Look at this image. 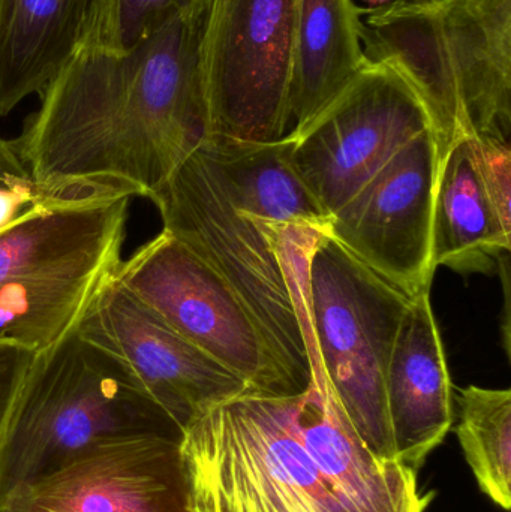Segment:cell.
<instances>
[{"label":"cell","instance_id":"obj_1","mask_svg":"<svg viewBox=\"0 0 511 512\" xmlns=\"http://www.w3.org/2000/svg\"><path fill=\"white\" fill-rule=\"evenodd\" d=\"M210 5L176 15L126 51L78 48L14 141L39 185L150 200L206 143L201 57Z\"/></svg>","mask_w":511,"mask_h":512},{"label":"cell","instance_id":"obj_2","mask_svg":"<svg viewBox=\"0 0 511 512\" xmlns=\"http://www.w3.org/2000/svg\"><path fill=\"white\" fill-rule=\"evenodd\" d=\"M363 14V53L419 96L438 165L461 137L510 141L511 0H390Z\"/></svg>","mask_w":511,"mask_h":512},{"label":"cell","instance_id":"obj_3","mask_svg":"<svg viewBox=\"0 0 511 512\" xmlns=\"http://www.w3.org/2000/svg\"><path fill=\"white\" fill-rule=\"evenodd\" d=\"M183 430L125 361L77 328L35 352L0 432V507L99 445Z\"/></svg>","mask_w":511,"mask_h":512},{"label":"cell","instance_id":"obj_4","mask_svg":"<svg viewBox=\"0 0 511 512\" xmlns=\"http://www.w3.org/2000/svg\"><path fill=\"white\" fill-rule=\"evenodd\" d=\"M131 200L89 189L0 230V345L39 352L77 328L117 279Z\"/></svg>","mask_w":511,"mask_h":512},{"label":"cell","instance_id":"obj_5","mask_svg":"<svg viewBox=\"0 0 511 512\" xmlns=\"http://www.w3.org/2000/svg\"><path fill=\"white\" fill-rule=\"evenodd\" d=\"M411 300L327 231L315 236L303 277L312 333L306 346L309 364L320 361L351 426L386 463L399 460L387 417L384 375Z\"/></svg>","mask_w":511,"mask_h":512},{"label":"cell","instance_id":"obj_6","mask_svg":"<svg viewBox=\"0 0 511 512\" xmlns=\"http://www.w3.org/2000/svg\"><path fill=\"white\" fill-rule=\"evenodd\" d=\"M302 396L245 394L185 430L180 448L195 512H356L303 447Z\"/></svg>","mask_w":511,"mask_h":512},{"label":"cell","instance_id":"obj_7","mask_svg":"<svg viewBox=\"0 0 511 512\" xmlns=\"http://www.w3.org/2000/svg\"><path fill=\"white\" fill-rule=\"evenodd\" d=\"M150 201L158 207L164 231L242 298L294 393L305 394L311 364L273 225L234 203L200 147Z\"/></svg>","mask_w":511,"mask_h":512},{"label":"cell","instance_id":"obj_8","mask_svg":"<svg viewBox=\"0 0 511 512\" xmlns=\"http://www.w3.org/2000/svg\"><path fill=\"white\" fill-rule=\"evenodd\" d=\"M294 26L296 0H212L201 57L209 138L287 135Z\"/></svg>","mask_w":511,"mask_h":512},{"label":"cell","instance_id":"obj_9","mask_svg":"<svg viewBox=\"0 0 511 512\" xmlns=\"http://www.w3.org/2000/svg\"><path fill=\"white\" fill-rule=\"evenodd\" d=\"M117 282L252 393L297 397L242 298L167 231L122 262Z\"/></svg>","mask_w":511,"mask_h":512},{"label":"cell","instance_id":"obj_10","mask_svg":"<svg viewBox=\"0 0 511 512\" xmlns=\"http://www.w3.org/2000/svg\"><path fill=\"white\" fill-rule=\"evenodd\" d=\"M431 129L410 84L369 63L293 140L291 164L330 218L408 141Z\"/></svg>","mask_w":511,"mask_h":512},{"label":"cell","instance_id":"obj_11","mask_svg":"<svg viewBox=\"0 0 511 512\" xmlns=\"http://www.w3.org/2000/svg\"><path fill=\"white\" fill-rule=\"evenodd\" d=\"M438 174L434 132L402 146L330 219L327 233L414 297L431 291L432 204Z\"/></svg>","mask_w":511,"mask_h":512},{"label":"cell","instance_id":"obj_12","mask_svg":"<svg viewBox=\"0 0 511 512\" xmlns=\"http://www.w3.org/2000/svg\"><path fill=\"white\" fill-rule=\"evenodd\" d=\"M77 330L125 361L183 433L212 409L254 394L240 376L177 333L117 279L93 301Z\"/></svg>","mask_w":511,"mask_h":512},{"label":"cell","instance_id":"obj_13","mask_svg":"<svg viewBox=\"0 0 511 512\" xmlns=\"http://www.w3.org/2000/svg\"><path fill=\"white\" fill-rule=\"evenodd\" d=\"M177 439L99 445L15 493L0 512H195Z\"/></svg>","mask_w":511,"mask_h":512},{"label":"cell","instance_id":"obj_14","mask_svg":"<svg viewBox=\"0 0 511 512\" xmlns=\"http://www.w3.org/2000/svg\"><path fill=\"white\" fill-rule=\"evenodd\" d=\"M396 459L422 468L452 429L453 384L429 291L414 295L402 316L384 375Z\"/></svg>","mask_w":511,"mask_h":512},{"label":"cell","instance_id":"obj_15","mask_svg":"<svg viewBox=\"0 0 511 512\" xmlns=\"http://www.w3.org/2000/svg\"><path fill=\"white\" fill-rule=\"evenodd\" d=\"M311 369L297 430L333 492L356 512H425L431 496L419 492L416 471L378 460L339 406L323 367Z\"/></svg>","mask_w":511,"mask_h":512},{"label":"cell","instance_id":"obj_16","mask_svg":"<svg viewBox=\"0 0 511 512\" xmlns=\"http://www.w3.org/2000/svg\"><path fill=\"white\" fill-rule=\"evenodd\" d=\"M93 0H3L0 117L41 95L86 38Z\"/></svg>","mask_w":511,"mask_h":512},{"label":"cell","instance_id":"obj_17","mask_svg":"<svg viewBox=\"0 0 511 512\" xmlns=\"http://www.w3.org/2000/svg\"><path fill=\"white\" fill-rule=\"evenodd\" d=\"M362 15L351 0H296L290 134L302 132L371 63L360 41Z\"/></svg>","mask_w":511,"mask_h":512},{"label":"cell","instance_id":"obj_18","mask_svg":"<svg viewBox=\"0 0 511 512\" xmlns=\"http://www.w3.org/2000/svg\"><path fill=\"white\" fill-rule=\"evenodd\" d=\"M200 149L243 212L269 224L329 230L332 218L291 164L290 135L270 143L209 138Z\"/></svg>","mask_w":511,"mask_h":512},{"label":"cell","instance_id":"obj_19","mask_svg":"<svg viewBox=\"0 0 511 512\" xmlns=\"http://www.w3.org/2000/svg\"><path fill=\"white\" fill-rule=\"evenodd\" d=\"M504 233L483 191L470 137H461L438 165L432 204L431 265L476 268L488 256L509 252Z\"/></svg>","mask_w":511,"mask_h":512},{"label":"cell","instance_id":"obj_20","mask_svg":"<svg viewBox=\"0 0 511 512\" xmlns=\"http://www.w3.org/2000/svg\"><path fill=\"white\" fill-rule=\"evenodd\" d=\"M459 444L480 489L511 508V391L468 385L458 394Z\"/></svg>","mask_w":511,"mask_h":512},{"label":"cell","instance_id":"obj_21","mask_svg":"<svg viewBox=\"0 0 511 512\" xmlns=\"http://www.w3.org/2000/svg\"><path fill=\"white\" fill-rule=\"evenodd\" d=\"M212 0H93L83 45L126 51L180 14L207 8Z\"/></svg>","mask_w":511,"mask_h":512},{"label":"cell","instance_id":"obj_22","mask_svg":"<svg viewBox=\"0 0 511 512\" xmlns=\"http://www.w3.org/2000/svg\"><path fill=\"white\" fill-rule=\"evenodd\" d=\"M74 194L78 192L62 194L39 185L21 161L14 141L0 138V230L33 210Z\"/></svg>","mask_w":511,"mask_h":512},{"label":"cell","instance_id":"obj_23","mask_svg":"<svg viewBox=\"0 0 511 512\" xmlns=\"http://www.w3.org/2000/svg\"><path fill=\"white\" fill-rule=\"evenodd\" d=\"M470 143L483 191L504 233L511 237L510 141L495 137H470Z\"/></svg>","mask_w":511,"mask_h":512},{"label":"cell","instance_id":"obj_24","mask_svg":"<svg viewBox=\"0 0 511 512\" xmlns=\"http://www.w3.org/2000/svg\"><path fill=\"white\" fill-rule=\"evenodd\" d=\"M35 352L14 345H0V432Z\"/></svg>","mask_w":511,"mask_h":512},{"label":"cell","instance_id":"obj_25","mask_svg":"<svg viewBox=\"0 0 511 512\" xmlns=\"http://www.w3.org/2000/svg\"><path fill=\"white\" fill-rule=\"evenodd\" d=\"M365 2H368L369 5L372 6V8H378V6L387 5V3L390 2V0H365Z\"/></svg>","mask_w":511,"mask_h":512},{"label":"cell","instance_id":"obj_26","mask_svg":"<svg viewBox=\"0 0 511 512\" xmlns=\"http://www.w3.org/2000/svg\"><path fill=\"white\" fill-rule=\"evenodd\" d=\"M3 0H0V6H2Z\"/></svg>","mask_w":511,"mask_h":512}]
</instances>
